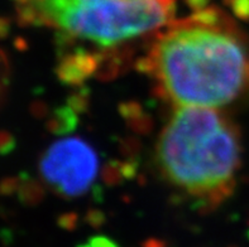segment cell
Returning a JSON list of instances; mask_svg holds the SVG:
<instances>
[{"label":"cell","instance_id":"6da1fadb","mask_svg":"<svg viewBox=\"0 0 249 247\" xmlns=\"http://www.w3.org/2000/svg\"><path fill=\"white\" fill-rule=\"evenodd\" d=\"M141 69L175 106L220 110L249 97V38L218 8L200 9L152 38Z\"/></svg>","mask_w":249,"mask_h":247},{"label":"cell","instance_id":"7a4b0ae2","mask_svg":"<svg viewBox=\"0 0 249 247\" xmlns=\"http://www.w3.org/2000/svg\"><path fill=\"white\" fill-rule=\"evenodd\" d=\"M20 20L56 33L60 75L81 81L113 72L130 50L174 20L175 0H14Z\"/></svg>","mask_w":249,"mask_h":247},{"label":"cell","instance_id":"3957f363","mask_svg":"<svg viewBox=\"0 0 249 247\" xmlns=\"http://www.w3.org/2000/svg\"><path fill=\"white\" fill-rule=\"evenodd\" d=\"M162 177L195 203L216 207L234 192L242 165V138L219 109L176 106L156 148Z\"/></svg>","mask_w":249,"mask_h":247},{"label":"cell","instance_id":"277c9868","mask_svg":"<svg viewBox=\"0 0 249 247\" xmlns=\"http://www.w3.org/2000/svg\"><path fill=\"white\" fill-rule=\"evenodd\" d=\"M99 172L98 153L80 136L56 140L39 160V174L44 183L65 197L88 193L98 181Z\"/></svg>","mask_w":249,"mask_h":247},{"label":"cell","instance_id":"5b68a950","mask_svg":"<svg viewBox=\"0 0 249 247\" xmlns=\"http://www.w3.org/2000/svg\"><path fill=\"white\" fill-rule=\"evenodd\" d=\"M9 62L6 60L5 53L0 49V100L3 99L6 86L9 83Z\"/></svg>","mask_w":249,"mask_h":247},{"label":"cell","instance_id":"8992f818","mask_svg":"<svg viewBox=\"0 0 249 247\" xmlns=\"http://www.w3.org/2000/svg\"><path fill=\"white\" fill-rule=\"evenodd\" d=\"M79 247H118V245L107 237L98 236V237L90 238L88 242H85V244Z\"/></svg>","mask_w":249,"mask_h":247}]
</instances>
